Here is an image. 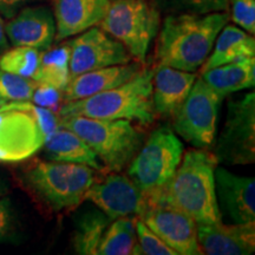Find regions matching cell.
<instances>
[{
    "label": "cell",
    "mask_w": 255,
    "mask_h": 255,
    "mask_svg": "<svg viewBox=\"0 0 255 255\" xmlns=\"http://www.w3.org/2000/svg\"><path fill=\"white\" fill-rule=\"evenodd\" d=\"M113 221L101 209H87L75 220L71 237L73 252L81 255H97L105 229Z\"/></svg>",
    "instance_id": "obj_23"
},
{
    "label": "cell",
    "mask_w": 255,
    "mask_h": 255,
    "mask_svg": "<svg viewBox=\"0 0 255 255\" xmlns=\"http://www.w3.org/2000/svg\"><path fill=\"white\" fill-rule=\"evenodd\" d=\"M254 56L255 40L253 34L251 36L248 32L234 25H226L216 37L212 52L201 66V72Z\"/></svg>",
    "instance_id": "obj_22"
},
{
    "label": "cell",
    "mask_w": 255,
    "mask_h": 255,
    "mask_svg": "<svg viewBox=\"0 0 255 255\" xmlns=\"http://www.w3.org/2000/svg\"><path fill=\"white\" fill-rule=\"evenodd\" d=\"M183 143L169 127H159L148 137L128 168V176L143 194L164 188L181 163Z\"/></svg>",
    "instance_id": "obj_7"
},
{
    "label": "cell",
    "mask_w": 255,
    "mask_h": 255,
    "mask_svg": "<svg viewBox=\"0 0 255 255\" xmlns=\"http://www.w3.org/2000/svg\"><path fill=\"white\" fill-rule=\"evenodd\" d=\"M34 82L64 90L70 81V45H60L40 53Z\"/></svg>",
    "instance_id": "obj_25"
},
{
    "label": "cell",
    "mask_w": 255,
    "mask_h": 255,
    "mask_svg": "<svg viewBox=\"0 0 255 255\" xmlns=\"http://www.w3.org/2000/svg\"><path fill=\"white\" fill-rule=\"evenodd\" d=\"M44 150L51 161L85 164L96 171H105L90 146L71 130L60 127L44 142Z\"/></svg>",
    "instance_id": "obj_21"
},
{
    "label": "cell",
    "mask_w": 255,
    "mask_h": 255,
    "mask_svg": "<svg viewBox=\"0 0 255 255\" xmlns=\"http://www.w3.org/2000/svg\"><path fill=\"white\" fill-rule=\"evenodd\" d=\"M196 233L202 254L250 255L255 251V221L196 223Z\"/></svg>",
    "instance_id": "obj_14"
},
{
    "label": "cell",
    "mask_w": 255,
    "mask_h": 255,
    "mask_svg": "<svg viewBox=\"0 0 255 255\" xmlns=\"http://www.w3.org/2000/svg\"><path fill=\"white\" fill-rule=\"evenodd\" d=\"M218 159L210 150L190 149L184 152L175 174L164 187L170 202L196 223L221 221L215 190Z\"/></svg>",
    "instance_id": "obj_2"
},
{
    "label": "cell",
    "mask_w": 255,
    "mask_h": 255,
    "mask_svg": "<svg viewBox=\"0 0 255 255\" xmlns=\"http://www.w3.org/2000/svg\"><path fill=\"white\" fill-rule=\"evenodd\" d=\"M222 101L202 78H196L186 101L174 116V130L195 148L210 150L215 144Z\"/></svg>",
    "instance_id": "obj_9"
},
{
    "label": "cell",
    "mask_w": 255,
    "mask_h": 255,
    "mask_svg": "<svg viewBox=\"0 0 255 255\" xmlns=\"http://www.w3.org/2000/svg\"><path fill=\"white\" fill-rule=\"evenodd\" d=\"M196 78L195 72L157 65L152 76V105L155 115L174 119L189 95Z\"/></svg>",
    "instance_id": "obj_17"
},
{
    "label": "cell",
    "mask_w": 255,
    "mask_h": 255,
    "mask_svg": "<svg viewBox=\"0 0 255 255\" xmlns=\"http://www.w3.org/2000/svg\"><path fill=\"white\" fill-rule=\"evenodd\" d=\"M31 101L38 107L46 108L50 110H58L63 101V91L52 85L37 83Z\"/></svg>",
    "instance_id": "obj_32"
},
{
    "label": "cell",
    "mask_w": 255,
    "mask_h": 255,
    "mask_svg": "<svg viewBox=\"0 0 255 255\" xmlns=\"http://www.w3.org/2000/svg\"><path fill=\"white\" fill-rule=\"evenodd\" d=\"M33 1H38V0H0V14L2 17L11 19L21 8Z\"/></svg>",
    "instance_id": "obj_34"
},
{
    "label": "cell",
    "mask_w": 255,
    "mask_h": 255,
    "mask_svg": "<svg viewBox=\"0 0 255 255\" xmlns=\"http://www.w3.org/2000/svg\"><path fill=\"white\" fill-rule=\"evenodd\" d=\"M201 78L218 94L222 100L228 95L254 88L255 58L246 57L235 62L216 66L201 72Z\"/></svg>",
    "instance_id": "obj_20"
},
{
    "label": "cell",
    "mask_w": 255,
    "mask_h": 255,
    "mask_svg": "<svg viewBox=\"0 0 255 255\" xmlns=\"http://www.w3.org/2000/svg\"><path fill=\"white\" fill-rule=\"evenodd\" d=\"M215 190L222 212L234 223L255 221V180L215 168Z\"/></svg>",
    "instance_id": "obj_16"
},
{
    "label": "cell",
    "mask_w": 255,
    "mask_h": 255,
    "mask_svg": "<svg viewBox=\"0 0 255 255\" xmlns=\"http://www.w3.org/2000/svg\"><path fill=\"white\" fill-rule=\"evenodd\" d=\"M231 5L232 19L239 27L255 33V0H228Z\"/></svg>",
    "instance_id": "obj_30"
},
{
    "label": "cell",
    "mask_w": 255,
    "mask_h": 255,
    "mask_svg": "<svg viewBox=\"0 0 255 255\" xmlns=\"http://www.w3.org/2000/svg\"><path fill=\"white\" fill-rule=\"evenodd\" d=\"M84 201H91L105 215L115 220L123 216H138L144 196L129 176L111 171L100 182L94 181L85 193Z\"/></svg>",
    "instance_id": "obj_13"
},
{
    "label": "cell",
    "mask_w": 255,
    "mask_h": 255,
    "mask_svg": "<svg viewBox=\"0 0 255 255\" xmlns=\"http://www.w3.org/2000/svg\"><path fill=\"white\" fill-rule=\"evenodd\" d=\"M136 219L123 216L115 219L105 229L98 246L97 255H142L137 241Z\"/></svg>",
    "instance_id": "obj_24"
},
{
    "label": "cell",
    "mask_w": 255,
    "mask_h": 255,
    "mask_svg": "<svg viewBox=\"0 0 255 255\" xmlns=\"http://www.w3.org/2000/svg\"><path fill=\"white\" fill-rule=\"evenodd\" d=\"M159 12L167 14H207L227 12L228 0H151Z\"/></svg>",
    "instance_id": "obj_27"
},
{
    "label": "cell",
    "mask_w": 255,
    "mask_h": 255,
    "mask_svg": "<svg viewBox=\"0 0 255 255\" xmlns=\"http://www.w3.org/2000/svg\"><path fill=\"white\" fill-rule=\"evenodd\" d=\"M59 127L81 137L102 161L105 171L120 173L139 150L144 136L128 120H97L84 116L58 117Z\"/></svg>",
    "instance_id": "obj_4"
},
{
    "label": "cell",
    "mask_w": 255,
    "mask_h": 255,
    "mask_svg": "<svg viewBox=\"0 0 255 255\" xmlns=\"http://www.w3.org/2000/svg\"><path fill=\"white\" fill-rule=\"evenodd\" d=\"M144 203L137 218L171 247L178 255H200L196 222L173 205L164 188L143 194Z\"/></svg>",
    "instance_id": "obj_8"
},
{
    "label": "cell",
    "mask_w": 255,
    "mask_h": 255,
    "mask_svg": "<svg viewBox=\"0 0 255 255\" xmlns=\"http://www.w3.org/2000/svg\"><path fill=\"white\" fill-rule=\"evenodd\" d=\"M6 191H7V186H6V183L4 182V180H2V178L0 177V197L4 195Z\"/></svg>",
    "instance_id": "obj_36"
},
{
    "label": "cell",
    "mask_w": 255,
    "mask_h": 255,
    "mask_svg": "<svg viewBox=\"0 0 255 255\" xmlns=\"http://www.w3.org/2000/svg\"><path fill=\"white\" fill-rule=\"evenodd\" d=\"M30 113L33 115V117L36 119L38 127H39L40 131L43 132L44 138L45 139L49 136L52 135L53 132H56L60 128L58 115L53 113V110L38 107V105L33 104L32 105V109Z\"/></svg>",
    "instance_id": "obj_33"
},
{
    "label": "cell",
    "mask_w": 255,
    "mask_h": 255,
    "mask_svg": "<svg viewBox=\"0 0 255 255\" xmlns=\"http://www.w3.org/2000/svg\"><path fill=\"white\" fill-rule=\"evenodd\" d=\"M5 33L13 46L47 50L56 39V20L46 6H25L5 25Z\"/></svg>",
    "instance_id": "obj_15"
},
{
    "label": "cell",
    "mask_w": 255,
    "mask_h": 255,
    "mask_svg": "<svg viewBox=\"0 0 255 255\" xmlns=\"http://www.w3.org/2000/svg\"><path fill=\"white\" fill-rule=\"evenodd\" d=\"M229 19L227 12L168 14L157 41V65L196 72L208 58L216 37Z\"/></svg>",
    "instance_id": "obj_1"
},
{
    "label": "cell",
    "mask_w": 255,
    "mask_h": 255,
    "mask_svg": "<svg viewBox=\"0 0 255 255\" xmlns=\"http://www.w3.org/2000/svg\"><path fill=\"white\" fill-rule=\"evenodd\" d=\"M98 25L143 64L158 33L159 11L148 0H113Z\"/></svg>",
    "instance_id": "obj_6"
},
{
    "label": "cell",
    "mask_w": 255,
    "mask_h": 255,
    "mask_svg": "<svg viewBox=\"0 0 255 255\" xmlns=\"http://www.w3.org/2000/svg\"><path fill=\"white\" fill-rule=\"evenodd\" d=\"M8 47V39L5 33V25L0 17V49H7Z\"/></svg>",
    "instance_id": "obj_35"
},
{
    "label": "cell",
    "mask_w": 255,
    "mask_h": 255,
    "mask_svg": "<svg viewBox=\"0 0 255 255\" xmlns=\"http://www.w3.org/2000/svg\"><path fill=\"white\" fill-rule=\"evenodd\" d=\"M37 82L0 69V100L31 101Z\"/></svg>",
    "instance_id": "obj_28"
},
{
    "label": "cell",
    "mask_w": 255,
    "mask_h": 255,
    "mask_svg": "<svg viewBox=\"0 0 255 255\" xmlns=\"http://www.w3.org/2000/svg\"><path fill=\"white\" fill-rule=\"evenodd\" d=\"M44 142L43 132L30 111L0 113V162L25 161L43 148Z\"/></svg>",
    "instance_id": "obj_12"
},
{
    "label": "cell",
    "mask_w": 255,
    "mask_h": 255,
    "mask_svg": "<svg viewBox=\"0 0 255 255\" xmlns=\"http://www.w3.org/2000/svg\"><path fill=\"white\" fill-rule=\"evenodd\" d=\"M39 50L28 46H14L0 57V69L33 79L39 66Z\"/></svg>",
    "instance_id": "obj_26"
},
{
    "label": "cell",
    "mask_w": 255,
    "mask_h": 255,
    "mask_svg": "<svg viewBox=\"0 0 255 255\" xmlns=\"http://www.w3.org/2000/svg\"><path fill=\"white\" fill-rule=\"evenodd\" d=\"M136 234L142 253L146 255H178L173 248L169 247L158 235H156L141 219L137 218Z\"/></svg>",
    "instance_id": "obj_29"
},
{
    "label": "cell",
    "mask_w": 255,
    "mask_h": 255,
    "mask_svg": "<svg viewBox=\"0 0 255 255\" xmlns=\"http://www.w3.org/2000/svg\"><path fill=\"white\" fill-rule=\"evenodd\" d=\"M96 170L85 164L38 162L24 174L26 186L55 212L77 207L96 178Z\"/></svg>",
    "instance_id": "obj_5"
},
{
    "label": "cell",
    "mask_w": 255,
    "mask_h": 255,
    "mask_svg": "<svg viewBox=\"0 0 255 255\" xmlns=\"http://www.w3.org/2000/svg\"><path fill=\"white\" fill-rule=\"evenodd\" d=\"M111 0H55L56 40L77 36L98 25Z\"/></svg>",
    "instance_id": "obj_18"
},
{
    "label": "cell",
    "mask_w": 255,
    "mask_h": 255,
    "mask_svg": "<svg viewBox=\"0 0 255 255\" xmlns=\"http://www.w3.org/2000/svg\"><path fill=\"white\" fill-rule=\"evenodd\" d=\"M17 237V221L8 197H0V244L13 242Z\"/></svg>",
    "instance_id": "obj_31"
},
{
    "label": "cell",
    "mask_w": 255,
    "mask_h": 255,
    "mask_svg": "<svg viewBox=\"0 0 255 255\" xmlns=\"http://www.w3.org/2000/svg\"><path fill=\"white\" fill-rule=\"evenodd\" d=\"M70 79L81 73L131 62L132 57L121 41L101 27H90L69 43Z\"/></svg>",
    "instance_id": "obj_11"
},
{
    "label": "cell",
    "mask_w": 255,
    "mask_h": 255,
    "mask_svg": "<svg viewBox=\"0 0 255 255\" xmlns=\"http://www.w3.org/2000/svg\"><path fill=\"white\" fill-rule=\"evenodd\" d=\"M150 69H141L123 84L83 100L60 105L58 117L84 116L97 120H128L151 124L155 119L152 105Z\"/></svg>",
    "instance_id": "obj_3"
},
{
    "label": "cell",
    "mask_w": 255,
    "mask_h": 255,
    "mask_svg": "<svg viewBox=\"0 0 255 255\" xmlns=\"http://www.w3.org/2000/svg\"><path fill=\"white\" fill-rule=\"evenodd\" d=\"M141 70L138 63H128L92 70L70 79L63 90L64 103L83 100L102 91L109 90L129 81Z\"/></svg>",
    "instance_id": "obj_19"
},
{
    "label": "cell",
    "mask_w": 255,
    "mask_h": 255,
    "mask_svg": "<svg viewBox=\"0 0 255 255\" xmlns=\"http://www.w3.org/2000/svg\"><path fill=\"white\" fill-rule=\"evenodd\" d=\"M213 154L219 163L247 165L255 162V94L229 101L227 116L214 144Z\"/></svg>",
    "instance_id": "obj_10"
},
{
    "label": "cell",
    "mask_w": 255,
    "mask_h": 255,
    "mask_svg": "<svg viewBox=\"0 0 255 255\" xmlns=\"http://www.w3.org/2000/svg\"><path fill=\"white\" fill-rule=\"evenodd\" d=\"M111 1H113V0H111Z\"/></svg>",
    "instance_id": "obj_37"
}]
</instances>
